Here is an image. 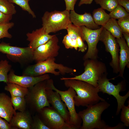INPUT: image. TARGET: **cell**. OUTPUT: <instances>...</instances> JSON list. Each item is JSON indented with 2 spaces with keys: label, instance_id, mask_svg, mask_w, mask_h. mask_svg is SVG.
<instances>
[{
  "label": "cell",
  "instance_id": "obj_7",
  "mask_svg": "<svg viewBox=\"0 0 129 129\" xmlns=\"http://www.w3.org/2000/svg\"><path fill=\"white\" fill-rule=\"evenodd\" d=\"M46 84L59 94L62 100L66 105L70 115V124L72 129H80L82 121L75 109L74 98L77 94L75 91L71 87L68 88L66 91L60 90L54 86L53 81L51 79L47 80Z\"/></svg>",
  "mask_w": 129,
  "mask_h": 129
},
{
  "label": "cell",
  "instance_id": "obj_25",
  "mask_svg": "<svg viewBox=\"0 0 129 129\" xmlns=\"http://www.w3.org/2000/svg\"><path fill=\"white\" fill-rule=\"evenodd\" d=\"M11 96L12 104L16 111L23 112L26 110L27 106L25 97Z\"/></svg>",
  "mask_w": 129,
  "mask_h": 129
},
{
  "label": "cell",
  "instance_id": "obj_14",
  "mask_svg": "<svg viewBox=\"0 0 129 129\" xmlns=\"http://www.w3.org/2000/svg\"><path fill=\"white\" fill-rule=\"evenodd\" d=\"M55 91H53L46 83L45 92L48 102L61 115L65 122L70 125V115L66 106L62 100L59 94Z\"/></svg>",
  "mask_w": 129,
  "mask_h": 129
},
{
  "label": "cell",
  "instance_id": "obj_42",
  "mask_svg": "<svg viewBox=\"0 0 129 129\" xmlns=\"http://www.w3.org/2000/svg\"><path fill=\"white\" fill-rule=\"evenodd\" d=\"M122 34L126 40L127 45L129 47V33L123 32Z\"/></svg>",
  "mask_w": 129,
  "mask_h": 129
},
{
  "label": "cell",
  "instance_id": "obj_41",
  "mask_svg": "<svg viewBox=\"0 0 129 129\" xmlns=\"http://www.w3.org/2000/svg\"><path fill=\"white\" fill-rule=\"evenodd\" d=\"M93 0H80L78 4L79 6L84 4H91Z\"/></svg>",
  "mask_w": 129,
  "mask_h": 129
},
{
  "label": "cell",
  "instance_id": "obj_8",
  "mask_svg": "<svg viewBox=\"0 0 129 129\" xmlns=\"http://www.w3.org/2000/svg\"><path fill=\"white\" fill-rule=\"evenodd\" d=\"M107 73L104 75L97 82L100 92L106 93L109 95H112L116 99L118 103V106L116 115L119 113L122 106L124 105L125 102L129 97V91L124 96L119 94L120 92L124 91L125 87L124 82L122 81L117 85H114L109 81L110 80L107 78Z\"/></svg>",
  "mask_w": 129,
  "mask_h": 129
},
{
  "label": "cell",
  "instance_id": "obj_6",
  "mask_svg": "<svg viewBox=\"0 0 129 129\" xmlns=\"http://www.w3.org/2000/svg\"><path fill=\"white\" fill-rule=\"evenodd\" d=\"M46 80L28 88V92L25 97L27 107L34 113H37L43 108L50 106L45 92Z\"/></svg>",
  "mask_w": 129,
  "mask_h": 129
},
{
  "label": "cell",
  "instance_id": "obj_26",
  "mask_svg": "<svg viewBox=\"0 0 129 129\" xmlns=\"http://www.w3.org/2000/svg\"><path fill=\"white\" fill-rule=\"evenodd\" d=\"M0 11L5 14L12 15L16 12L13 3L8 0H0Z\"/></svg>",
  "mask_w": 129,
  "mask_h": 129
},
{
  "label": "cell",
  "instance_id": "obj_27",
  "mask_svg": "<svg viewBox=\"0 0 129 129\" xmlns=\"http://www.w3.org/2000/svg\"><path fill=\"white\" fill-rule=\"evenodd\" d=\"M68 35L72 40L77 44V40L80 36H81L80 27L76 26L71 23L69 24L66 28Z\"/></svg>",
  "mask_w": 129,
  "mask_h": 129
},
{
  "label": "cell",
  "instance_id": "obj_23",
  "mask_svg": "<svg viewBox=\"0 0 129 129\" xmlns=\"http://www.w3.org/2000/svg\"><path fill=\"white\" fill-rule=\"evenodd\" d=\"M103 27L117 38L123 37L122 32L116 19L110 18Z\"/></svg>",
  "mask_w": 129,
  "mask_h": 129
},
{
  "label": "cell",
  "instance_id": "obj_24",
  "mask_svg": "<svg viewBox=\"0 0 129 129\" xmlns=\"http://www.w3.org/2000/svg\"><path fill=\"white\" fill-rule=\"evenodd\" d=\"M11 67L7 60L0 61V82L8 83V73L11 70Z\"/></svg>",
  "mask_w": 129,
  "mask_h": 129
},
{
  "label": "cell",
  "instance_id": "obj_10",
  "mask_svg": "<svg viewBox=\"0 0 129 129\" xmlns=\"http://www.w3.org/2000/svg\"><path fill=\"white\" fill-rule=\"evenodd\" d=\"M37 113L40 119L50 129H72L52 106L44 107Z\"/></svg>",
  "mask_w": 129,
  "mask_h": 129
},
{
  "label": "cell",
  "instance_id": "obj_40",
  "mask_svg": "<svg viewBox=\"0 0 129 129\" xmlns=\"http://www.w3.org/2000/svg\"><path fill=\"white\" fill-rule=\"evenodd\" d=\"M118 4L124 7L129 12V0H117Z\"/></svg>",
  "mask_w": 129,
  "mask_h": 129
},
{
  "label": "cell",
  "instance_id": "obj_39",
  "mask_svg": "<svg viewBox=\"0 0 129 129\" xmlns=\"http://www.w3.org/2000/svg\"><path fill=\"white\" fill-rule=\"evenodd\" d=\"M2 118L0 116V129H14L9 122Z\"/></svg>",
  "mask_w": 129,
  "mask_h": 129
},
{
  "label": "cell",
  "instance_id": "obj_11",
  "mask_svg": "<svg viewBox=\"0 0 129 129\" xmlns=\"http://www.w3.org/2000/svg\"><path fill=\"white\" fill-rule=\"evenodd\" d=\"M81 37L83 41H86L88 46V50L83 57L84 60L97 59L98 50L97 45L103 26L96 29L88 28L85 26L80 27Z\"/></svg>",
  "mask_w": 129,
  "mask_h": 129
},
{
  "label": "cell",
  "instance_id": "obj_15",
  "mask_svg": "<svg viewBox=\"0 0 129 129\" xmlns=\"http://www.w3.org/2000/svg\"><path fill=\"white\" fill-rule=\"evenodd\" d=\"M50 78L49 75L47 74L37 76L18 75L15 74L12 70L8 75V82L15 83L28 88L33 86L40 82Z\"/></svg>",
  "mask_w": 129,
  "mask_h": 129
},
{
  "label": "cell",
  "instance_id": "obj_34",
  "mask_svg": "<svg viewBox=\"0 0 129 129\" xmlns=\"http://www.w3.org/2000/svg\"><path fill=\"white\" fill-rule=\"evenodd\" d=\"M117 22L122 32L129 33V16L118 19Z\"/></svg>",
  "mask_w": 129,
  "mask_h": 129
},
{
  "label": "cell",
  "instance_id": "obj_20",
  "mask_svg": "<svg viewBox=\"0 0 129 129\" xmlns=\"http://www.w3.org/2000/svg\"><path fill=\"white\" fill-rule=\"evenodd\" d=\"M120 47L119 58V76L123 77V74L126 66H129V48L123 37L117 38Z\"/></svg>",
  "mask_w": 129,
  "mask_h": 129
},
{
  "label": "cell",
  "instance_id": "obj_21",
  "mask_svg": "<svg viewBox=\"0 0 129 129\" xmlns=\"http://www.w3.org/2000/svg\"><path fill=\"white\" fill-rule=\"evenodd\" d=\"M4 89L9 91L11 95L14 96L25 97L28 91V88L18 84L8 82L6 83Z\"/></svg>",
  "mask_w": 129,
  "mask_h": 129
},
{
  "label": "cell",
  "instance_id": "obj_31",
  "mask_svg": "<svg viewBox=\"0 0 129 129\" xmlns=\"http://www.w3.org/2000/svg\"><path fill=\"white\" fill-rule=\"evenodd\" d=\"M14 25V23L12 22L0 24V39L5 38H12V35L8 31Z\"/></svg>",
  "mask_w": 129,
  "mask_h": 129
},
{
  "label": "cell",
  "instance_id": "obj_3",
  "mask_svg": "<svg viewBox=\"0 0 129 129\" xmlns=\"http://www.w3.org/2000/svg\"><path fill=\"white\" fill-rule=\"evenodd\" d=\"M55 61V58H50L29 65L23 71L22 75L37 76L50 73L58 76L60 74L64 75L76 72L75 69L62 64L56 63Z\"/></svg>",
  "mask_w": 129,
  "mask_h": 129
},
{
  "label": "cell",
  "instance_id": "obj_9",
  "mask_svg": "<svg viewBox=\"0 0 129 129\" xmlns=\"http://www.w3.org/2000/svg\"><path fill=\"white\" fill-rule=\"evenodd\" d=\"M33 51L30 47H21L11 46L9 43H0V52L6 54L12 62L22 64L30 63L33 61Z\"/></svg>",
  "mask_w": 129,
  "mask_h": 129
},
{
  "label": "cell",
  "instance_id": "obj_5",
  "mask_svg": "<svg viewBox=\"0 0 129 129\" xmlns=\"http://www.w3.org/2000/svg\"><path fill=\"white\" fill-rule=\"evenodd\" d=\"M70 11L54 10L46 11L42 18V27L47 34L55 33L66 29L71 23L70 18Z\"/></svg>",
  "mask_w": 129,
  "mask_h": 129
},
{
  "label": "cell",
  "instance_id": "obj_12",
  "mask_svg": "<svg viewBox=\"0 0 129 129\" xmlns=\"http://www.w3.org/2000/svg\"><path fill=\"white\" fill-rule=\"evenodd\" d=\"M99 41L103 43L107 51L111 55L112 60L110 65L114 72L117 73L119 72V47L115 37L103 27L100 34Z\"/></svg>",
  "mask_w": 129,
  "mask_h": 129
},
{
  "label": "cell",
  "instance_id": "obj_17",
  "mask_svg": "<svg viewBox=\"0 0 129 129\" xmlns=\"http://www.w3.org/2000/svg\"><path fill=\"white\" fill-rule=\"evenodd\" d=\"M26 35L27 40L29 42L28 46L30 47L33 51L48 42L54 35L46 33L42 27L33 31L31 33L28 32Z\"/></svg>",
  "mask_w": 129,
  "mask_h": 129
},
{
  "label": "cell",
  "instance_id": "obj_2",
  "mask_svg": "<svg viewBox=\"0 0 129 129\" xmlns=\"http://www.w3.org/2000/svg\"><path fill=\"white\" fill-rule=\"evenodd\" d=\"M110 104L105 101L88 106L87 108L80 111L78 114L82 119V125L80 129H110L101 118L103 112Z\"/></svg>",
  "mask_w": 129,
  "mask_h": 129
},
{
  "label": "cell",
  "instance_id": "obj_35",
  "mask_svg": "<svg viewBox=\"0 0 129 129\" xmlns=\"http://www.w3.org/2000/svg\"><path fill=\"white\" fill-rule=\"evenodd\" d=\"M62 42L67 49L74 48L77 50L78 49L77 44L72 40L68 34L64 36Z\"/></svg>",
  "mask_w": 129,
  "mask_h": 129
},
{
  "label": "cell",
  "instance_id": "obj_4",
  "mask_svg": "<svg viewBox=\"0 0 129 129\" xmlns=\"http://www.w3.org/2000/svg\"><path fill=\"white\" fill-rule=\"evenodd\" d=\"M85 60L84 63L85 71L83 73L73 77H63L60 80H80L90 84L95 87H98V81L104 75L107 73L105 65L102 62L98 61L97 59H88Z\"/></svg>",
  "mask_w": 129,
  "mask_h": 129
},
{
  "label": "cell",
  "instance_id": "obj_28",
  "mask_svg": "<svg viewBox=\"0 0 129 129\" xmlns=\"http://www.w3.org/2000/svg\"><path fill=\"white\" fill-rule=\"evenodd\" d=\"M110 18L119 19L129 16L128 12L123 7L118 5L109 14Z\"/></svg>",
  "mask_w": 129,
  "mask_h": 129
},
{
  "label": "cell",
  "instance_id": "obj_30",
  "mask_svg": "<svg viewBox=\"0 0 129 129\" xmlns=\"http://www.w3.org/2000/svg\"><path fill=\"white\" fill-rule=\"evenodd\" d=\"M104 9L111 11L118 5L117 0H95Z\"/></svg>",
  "mask_w": 129,
  "mask_h": 129
},
{
  "label": "cell",
  "instance_id": "obj_16",
  "mask_svg": "<svg viewBox=\"0 0 129 129\" xmlns=\"http://www.w3.org/2000/svg\"><path fill=\"white\" fill-rule=\"evenodd\" d=\"M70 18L71 22L77 27L85 26L92 29H96L100 28L99 25L95 23L92 16L89 13L85 12L84 14H80L76 13L74 10L70 11Z\"/></svg>",
  "mask_w": 129,
  "mask_h": 129
},
{
  "label": "cell",
  "instance_id": "obj_38",
  "mask_svg": "<svg viewBox=\"0 0 129 129\" xmlns=\"http://www.w3.org/2000/svg\"><path fill=\"white\" fill-rule=\"evenodd\" d=\"M66 6V10L70 11L74 10L75 5L78 0H64Z\"/></svg>",
  "mask_w": 129,
  "mask_h": 129
},
{
  "label": "cell",
  "instance_id": "obj_36",
  "mask_svg": "<svg viewBox=\"0 0 129 129\" xmlns=\"http://www.w3.org/2000/svg\"><path fill=\"white\" fill-rule=\"evenodd\" d=\"M77 43L78 49V51L81 52H85L87 49V46L84 43L81 37L79 36L77 40Z\"/></svg>",
  "mask_w": 129,
  "mask_h": 129
},
{
  "label": "cell",
  "instance_id": "obj_1",
  "mask_svg": "<svg viewBox=\"0 0 129 129\" xmlns=\"http://www.w3.org/2000/svg\"><path fill=\"white\" fill-rule=\"evenodd\" d=\"M65 86L71 87L76 91L77 95L74 97L75 106H86L95 104L100 101H105L98 94V87H95L88 83L80 80L67 79L63 80Z\"/></svg>",
  "mask_w": 129,
  "mask_h": 129
},
{
  "label": "cell",
  "instance_id": "obj_37",
  "mask_svg": "<svg viewBox=\"0 0 129 129\" xmlns=\"http://www.w3.org/2000/svg\"><path fill=\"white\" fill-rule=\"evenodd\" d=\"M12 15L5 14L0 11V24L9 22L12 19Z\"/></svg>",
  "mask_w": 129,
  "mask_h": 129
},
{
  "label": "cell",
  "instance_id": "obj_32",
  "mask_svg": "<svg viewBox=\"0 0 129 129\" xmlns=\"http://www.w3.org/2000/svg\"><path fill=\"white\" fill-rule=\"evenodd\" d=\"M31 129H50L36 114L32 117Z\"/></svg>",
  "mask_w": 129,
  "mask_h": 129
},
{
  "label": "cell",
  "instance_id": "obj_18",
  "mask_svg": "<svg viewBox=\"0 0 129 129\" xmlns=\"http://www.w3.org/2000/svg\"><path fill=\"white\" fill-rule=\"evenodd\" d=\"M32 120L30 113L26 110L16 112L9 123L14 129H31Z\"/></svg>",
  "mask_w": 129,
  "mask_h": 129
},
{
  "label": "cell",
  "instance_id": "obj_29",
  "mask_svg": "<svg viewBox=\"0 0 129 129\" xmlns=\"http://www.w3.org/2000/svg\"><path fill=\"white\" fill-rule=\"evenodd\" d=\"M8 0L11 3H15L19 5L23 10L28 12L33 18L36 17L35 13L31 9L29 4V2L30 0Z\"/></svg>",
  "mask_w": 129,
  "mask_h": 129
},
{
  "label": "cell",
  "instance_id": "obj_13",
  "mask_svg": "<svg viewBox=\"0 0 129 129\" xmlns=\"http://www.w3.org/2000/svg\"><path fill=\"white\" fill-rule=\"evenodd\" d=\"M59 42L58 38L54 35L48 42L38 47L33 52V61L37 63L57 56L60 48Z\"/></svg>",
  "mask_w": 129,
  "mask_h": 129
},
{
  "label": "cell",
  "instance_id": "obj_22",
  "mask_svg": "<svg viewBox=\"0 0 129 129\" xmlns=\"http://www.w3.org/2000/svg\"><path fill=\"white\" fill-rule=\"evenodd\" d=\"M92 17L95 23L98 25L104 26L110 18L109 14L101 7L95 9L92 12Z\"/></svg>",
  "mask_w": 129,
  "mask_h": 129
},
{
  "label": "cell",
  "instance_id": "obj_33",
  "mask_svg": "<svg viewBox=\"0 0 129 129\" xmlns=\"http://www.w3.org/2000/svg\"><path fill=\"white\" fill-rule=\"evenodd\" d=\"M127 106L124 105L121 108L120 117L121 120L125 126H129V102Z\"/></svg>",
  "mask_w": 129,
  "mask_h": 129
},
{
  "label": "cell",
  "instance_id": "obj_19",
  "mask_svg": "<svg viewBox=\"0 0 129 129\" xmlns=\"http://www.w3.org/2000/svg\"><path fill=\"white\" fill-rule=\"evenodd\" d=\"M16 113L11 97L4 93H0V116L9 123Z\"/></svg>",
  "mask_w": 129,
  "mask_h": 129
}]
</instances>
